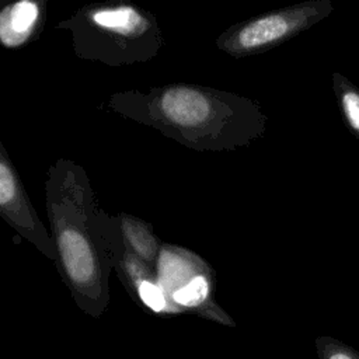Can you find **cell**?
I'll use <instances>...</instances> for the list:
<instances>
[{
	"label": "cell",
	"mask_w": 359,
	"mask_h": 359,
	"mask_svg": "<svg viewBox=\"0 0 359 359\" xmlns=\"http://www.w3.org/2000/svg\"><path fill=\"white\" fill-rule=\"evenodd\" d=\"M210 268L206 262L191 251H187L175 245H163L157 265L156 275L157 283L163 289L164 294L177 292L195 276L209 273Z\"/></svg>",
	"instance_id": "6"
},
{
	"label": "cell",
	"mask_w": 359,
	"mask_h": 359,
	"mask_svg": "<svg viewBox=\"0 0 359 359\" xmlns=\"http://www.w3.org/2000/svg\"><path fill=\"white\" fill-rule=\"evenodd\" d=\"M318 359H359V351L334 337H318L316 339Z\"/></svg>",
	"instance_id": "11"
},
{
	"label": "cell",
	"mask_w": 359,
	"mask_h": 359,
	"mask_svg": "<svg viewBox=\"0 0 359 359\" xmlns=\"http://www.w3.org/2000/svg\"><path fill=\"white\" fill-rule=\"evenodd\" d=\"M59 28L72 32L76 53L109 66L146 62L161 46L156 18L130 4H101L77 10Z\"/></svg>",
	"instance_id": "3"
},
{
	"label": "cell",
	"mask_w": 359,
	"mask_h": 359,
	"mask_svg": "<svg viewBox=\"0 0 359 359\" xmlns=\"http://www.w3.org/2000/svg\"><path fill=\"white\" fill-rule=\"evenodd\" d=\"M332 11L330 0H311L275 10L230 27L217 38L216 45L234 57L264 52L309 29Z\"/></svg>",
	"instance_id": "4"
},
{
	"label": "cell",
	"mask_w": 359,
	"mask_h": 359,
	"mask_svg": "<svg viewBox=\"0 0 359 359\" xmlns=\"http://www.w3.org/2000/svg\"><path fill=\"white\" fill-rule=\"evenodd\" d=\"M212 280L209 273L195 276L189 283L174 292L172 302L184 309H199L210 297Z\"/></svg>",
	"instance_id": "10"
},
{
	"label": "cell",
	"mask_w": 359,
	"mask_h": 359,
	"mask_svg": "<svg viewBox=\"0 0 359 359\" xmlns=\"http://www.w3.org/2000/svg\"><path fill=\"white\" fill-rule=\"evenodd\" d=\"M0 215L22 238L56 262L52 234L39 220L3 144H0Z\"/></svg>",
	"instance_id": "5"
},
{
	"label": "cell",
	"mask_w": 359,
	"mask_h": 359,
	"mask_svg": "<svg viewBox=\"0 0 359 359\" xmlns=\"http://www.w3.org/2000/svg\"><path fill=\"white\" fill-rule=\"evenodd\" d=\"M331 81L344 122L359 140V87L338 72L332 73Z\"/></svg>",
	"instance_id": "9"
},
{
	"label": "cell",
	"mask_w": 359,
	"mask_h": 359,
	"mask_svg": "<svg viewBox=\"0 0 359 359\" xmlns=\"http://www.w3.org/2000/svg\"><path fill=\"white\" fill-rule=\"evenodd\" d=\"M109 107L199 151L247 147L264 135L268 123L258 102L230 91L192 84L116 93Z\"/></svg>",
	"instance_id": "2"
},
{
	"label": "cell",
	"mask_w": 359,
	"mask_h": 359,
	"mask_svg": "<svg viewBox=\"0 0 359 359\" xmlns=\"http://www.w3.org/2000/svg\"><path fill=\"white\" fill-rule=\"evenodd\" d=\"M136 294L140 302L154 313H163L167 310V299L163 289L151 279L140 282L136 289Z\"/></svg>",
	"instance_id": "12"
},
{
	"label": "cell",
	"mask_w": 359,
	"mask_h": 359,
	"mask_svg": "<svg viewBox=\"0 0 359 359\" xmlns=\"http://www.w3.org/2000/svg\"><path fill=\"white\" fill-rule=\"evenodd\" d=\"M45 203L56 266L77 304L98 316L109 302V275L128 250L119 216L104 210L84 168L67 158L48 168Z\"/></svg>",
	"instance_id": "1"
},
{
	"label": "cell",
	"mask_w": 359,
	"mask_h": 359,
	"mask_svg": "<svg viewBox=\"0 0 359 359\" xmlns=\"http://www.w3.org/2000/svg\"><path fill=\"white\" fill-rule=\"evenodd\" d=\"M119 222L128 248L144 264L156 269L163 245L153 234L151 226L126 213L119 215Z\"/></svg>",
	"instance_id": "8"
},
{
	"label": "cell",
	"mask_w": 359,
	"mask_h": 359,
	"mask_svg": "<svg viewBox=\"0 0 359 359\" xmlns=\"http://www.w3.org/2000/svg\"><path fill=\"white\" fill-rule=\"evenodd\" d=\"M39 3L21 0L4 7L0 13V39L6 48L24 45L41 21Z\"/></svg>",
	"instance_id": "7"
}]
</instances>
